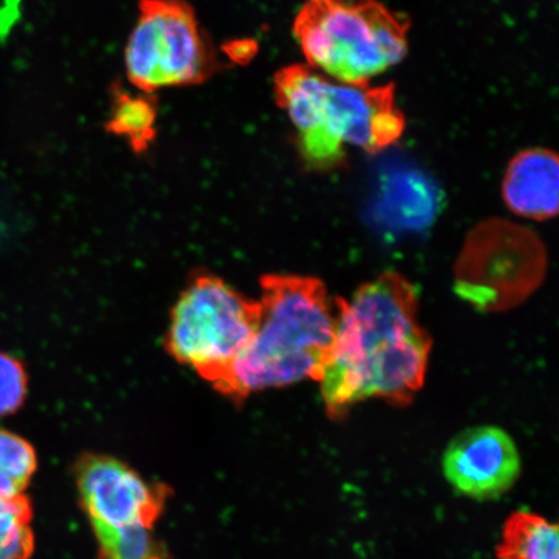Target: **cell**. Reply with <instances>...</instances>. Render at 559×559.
I'll use <instances>...</instances> for the list:
<instances>
[{"mask_svg": "<svg viewBox=\"0 0 559 559\" xmlns=\"http://www.w3.org/2000/svg\"><path fill=\"white\" fill-rule=\"evenodd\" d=\"M156 102L150 94H131L122 88L115 90L107 123L111 134L128 140L134 152L143 153L156 138Z\"/></svg>", "mask_w": 559, "mask_h": 559, "instance_id": "cell-12", "label": "cell"}, {"mask_svg": "<svg viewBox=\"0 0 559 559\" xmlns=\"http://www.w3.org/2000/svg\"><path fill=\"white\" fill-rule=\"evenodd\" d=\"M128 79L145 94L199 85L216 70L212 46L185 0H142L124 48Z\"/></svg>", "mask_w": 559, "mask_h": 559, "instance_id": "cell-8", "label": "cell"}, {"mask_svg": "<svg viewBox=\"0 0 559 559\" xmlns=\"http://www.w3.org/2000/svg\"><path fill=\"white\" fill-rule=\"evenodd\" d=\"M334 306V345L319 381L328 416L342 419L372 397L396 407L414 402L432 345L418 323L415 286L384 272Z\"/></svg>", "mask_w": 559, "mask_h": 559, "instance_id": "cell-1", "label": "cell"}, {"mask_svg": "<svg viewBox=\"0 0 559 559\" xmlns=\"http://www.w3.org/2000/svg\"><path fill=\"white\" fill-rule=\"evenodd\" d=\"M27 393V376L23 365L0 353V416L15 414Z\"/></svg>", "mask_w": 559, "mask_h": 559, "instance_id": "cell-15", "label": "cell"}, {"mask_svg": "<svg viewBox=\"0 0 559 559\" xmlns=\"http://www.w3.org/2000/svg\"><path fill=\"white\" fill-rule=\"evenodd\" d=\"M37 466V453L27 440L0 430V499L25 495Z\"/></svg>", "mask_w": 559, "mask_h": 559, "instance_id": "cell-13", "label": "cell"}, {"mask_svg": "<svg viewBox=\"0 0 559 559\" xmlns=\"http://www.w3.org/2000/svg\"><path fill=\"white\" fill-rule=\"evenodd\" d=\"M260 320V300L245 297L218 276L198 275L173 309L165 346L175 360L226 395Z\"/></svg>", "mask_w": 559, "mask_h": 559, "instance_id": "cell-5", "label": "cell"}, {"mask_svg": "<svg viewBox=\"0 0 559 559\" xmlns=\"http://www.w3.org/2000/svg\"><path fill=\"white\" fill-rule=\"evenodd\" d=\"M261 320L234 369L226 396L240 403L255 391L320 381L335 340V306L319 278L265 275Z\"/></svg>", "mask_w": 559, "mask_h": 559, "instance_id": "cell-3", "label": "cell"}, {"mask_svg": "<svg viewBox=\"0 0 559 559\" xmlns=\"http://www.w3.org/2000/svg\"><path fill=\"white\" fill-rule=\"evenodd\" d=\"M274 91L296 130L299 156L312 171L340 169L352 146L377 155L404 134L394 85H347L295 64L277 72Z\"/></svg>", "mask_w": 559, "mask_h": 559, "instance_id": "cell-2", "label": "cell"}, {"mask_svg": "<svg viewBox=\"0 0 559 559\" xmlns=\"http://www.w3.org/2000/svg\"><path fill=\"white\" fill-rule=\"evenodd\" d=\"M33 506L26 495L0 499V559H29L34 551Z\"/></svg>", "mask_w": 559, "mask_h": 559, "instance_id": "cell-14", "label": "cell"}, {"mask_svg": "<svg viewBox=\"0 0 559 559\" xmlns=\"http://www.w3.org/2000/svg\"><path fill=\"white\" fill-rule=\"evenodd\" d=\"M444 477L461 495L498 500L515 485L521 456L512 437L496 426H474L454 437L443 456Z\"/></svg>", "mask_w": 559, "mask_h": 559, "instance_id": "cell-9", "label": "cell"}, {"mask_svg": "<svg viewBox=\"0 0 559 559\" xmlns=\"http://www.w3.org/2000/svg\"><path fill=\"white\" fill-rule=\"evenodd\" d=\"M411 23L379 0H305L293 33L307 67L347 85H369L408 52Z\"/></svg>", "mask_w": 559, "mask_h": 559, "instance_id": "cell-4", "label": "cell"}, {"mask_svg": "<svg viewBox=\"0 0 559 559\" xmlns=\"http://www.w3.org/2000/svg\"><path fill=\"white\" fill-rule=\"evenodd\" d=\"M547 267V249L533 229L486 219L467 234L461 248L454 292L477 311H510L540 288Z\"/></svg>", "mask_w": 559, "mask_h": 559, "instance_id": "cell-7", "label": "cell"}, {"mask_svg": "<svg viewBox=\"0 0 559 559\" xmlns=\"http://www.w3.org/2000/svg\"><path fill=\"white\" fill-rule=\"evenodd\" d=\"M558 527L543 516L516 512L509 516L498 547L499 559H559Z\"/></svg>", "mask_w": 559, "mask_h": 559, "instance_id": "cell-11", "label": "cell"}, {"mask_svg": "<svg viewBox=\"0 0 559 559\" xmlns=\"http://www.w3.org/2000/svg\"><path fill=\"white\" fill-rule=\"evenodd\" d=\"M254 51L255 50H250V44H245V41H241V44L234 45L233 50H230L228 53L235 61H241L248 60L250 56L254 53Z\"/></svg>", "mask_w": 559, "mask_h": 559, "instance_id": "cell-16", "label": "cell"}, {"mask_svg": "<svg viewBox=\"0 0 559 559\" xmlns=\"http://www.w3.org/2000/svg\"><path fill=\"white\" fill-rule=\"evenodd\" d=\"M559 163L547 148L523 150L509 160L501 183L502 200L522 218L544 222L558 214Z\"/></svg>", "mask_w": 559, "mask_h": 559, "instance_id": "cell-10", "label": "cell"}, {"mask_svg": "<svg viewBox=\"0 0 559 559\" xmlns=\"http://www.w3.org/2000/svg\"><path fill=\"white\" fill-rule=\"evenodd\" d=\"M74 480L96 537L97 559H169L155 536L169 487L97 453L76 461Z\"/></svg>", "mask_w": 559, "mask_h": 559, "instance_id": "cell-6", "label": "cell"}]
</instances>
